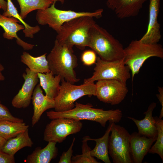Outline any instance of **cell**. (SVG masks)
<instances>
[{
    "instance_id": "cell-1",
    "label": "cell",
    "mask_w": 163,
    "mask_h": 163,
    "mask_svg": "<svg viewBox=\"0 0 163 163\" xmlns=\"http://www.w3.org/2000/svg\"><path fill=\"white\" fill-rule=\"evenodd\" d=\"M92 107L91 104H84L76 102L75 107L70 110L65 111L50 110L46 114L51 120L67 118L80 121L87 120L97 122L104 127L107 121L117 123L122 118V113L119 109L104 110Z\"/></svg>"
},
{
    "instance_id": "cell-2",
    "label": "cell",
    "mask_w": 163,
    "mask_h": 163,
    "mask_svg": "<svg viewBox=\"0 0 163 163\" xmlns=\"http://www.w3.org/2000/svg\"><path fill=\"white\" fill-rule=\"evenodd\" d=\"M46 59L49 69L54 75H59L62 80L73 84L79 81L74 70L78 65V59L72 48L61 44L56 40Z\"/></svg>"
},
{
    "instance_id": "cell-3",
    "label": "cell",
    "mask_w": 163,
    "mask_h": 163,
    "mask_svg": "<svg viewBox=\"0 0 163 163\" xmlns=\"http://www.w3.org/2000/svg\"><path fill=\"white\" fill-rule=\"evenodd\" d=\"M94 18L84 16L64 23L58 33L56 40L61 44L73 48L74 45L81 50L88 46L89 32L96 23Z\"/></svg>"
},
{
    "instance_id": "cell-4",
    "label": "cell",
    "mask_w": 163,
    "mask_h": 163,
    "mask_svg": "<svg viewBox=\"0 0 163 163\" xmlns=\"http://www.w3.org/2000/svg\"><path fill=\"white\" fill-rule=\"evenodd\" d=\"M88 46L104 60L114 61L124 57L122 44L96 22L90 30Z\"/></svg>"
},
{
    "instance_id": "cell-5",
    "label": "cell",
    "mask_w": 163,
    "mask_h": 163,
    "mask_svg": "<svg viewBox=\"0 0 163 163\" xmlns=\"http://www.w3.org/2000/svg\"><path fill=\"white\" fill-rule=\"evenodd\" d=\"M123 61L131 72L132 81L139 72L144 62L148 58L156 57L163 58V48L160 44H148L139 40L132 41L124 48Z\"/></svg>"
},
{
    "instance_id": "cell-6",
    "label": "cell",
    "mask_w": 163,
    "mask_h": 163,
    "mask_svg": "<svg viewBox=\"0 0 163 163\" xmlns=\"http://www.w3.org/2000/svg\"><path fill=\"white\" fill-rule=\"evenodd\" d=\"M54 2L46 9L38 10L36 19L38 23L44 25H48L57 33L65 23L75 18L84 16H89L96 18H101L103 10L99 9L93 12H77L71 10H62L56 8Z\"/></svg>"
},
{
    "instance_id": "cell-7",
    "label": "cell",
    "mask_w": 163,
    "mask_h": 163,
    "mask_svg": "<svg viewBox=\"0 0 163 163\" xmlns=\"http://www.w3.org/2000/svg\"><path fill=\"white\" fill-rule=\"evenodd\" d=\"M61 82L59 92L54 99L55 111L70 110L75 106V101L80 97L96 95V85L94 83L76 85L64 79Z\"/></svg>"
},
{
    "instance_id": "cell-8",
    "label": "cell",
    "mask_w": 163,
    "mask_h": 163,
    "mask_svg": "<svg viewBox=\"0 0 163 163\" xmlns=\"http://www.w3.org/2000/svg\"><path fill=\"white\" fill-rule=\"evenodd\" d=\"M94 68V72L91 77L85 79L84 84L94 83L100 80L115 79L119 80L126 84L127 81L130 78V70L122 59L106 61L97 57Z\"/></svg>"
},
{
    "instance_id": "cell-9",
    "label": "cell",
    "mask_w": 163,
    "mask_h": 163,
    "mask_svg": "<svg viewBox=\"0 0 163 163\" xmlns=\"http://www.w3.org/2000/svg\"><path fill=\"white\" fill-rule=\"evenodd\" d=\"M109 136L108 153L114 163H133L131 135L124 127L113 122Z\"/></svg>"
},
{
    "instance_id": "cell-10",
    "label": "cell",
    "mask_w": 163,
    "mask_h": 163,
    "mask_svg": "<svg viewBox=\"0 0 163 163\" xmlns=\"http://www.w3.org/2000/svg\"><path fill=\"white\" fill-rule=\"evenodd\" d=\"M47 124L44 133L43 140L46 142L60 143L66 137L79 132L83 124L80 120L67 118L52 120Z\"/></svg>"
},
{
    "instance_id": "cell-11",
    "label": "cell",
    "mask_w": 163,
    "mask_h": 163,
    "mask_svg": "<svg viewBox=\"0 0 163 163\" xmlns=\"http://www.w3.org/2000/svg\"><path fill=\"white\" fill-rule=\"evenodd\" d=\"M96 84L95 96L100 101L111 105L121 103L128 92L126 84L117 80H98Z\"/></svg>"
},
{
    "instance_id": "cell-12",
    "label": "cell",
    "mask_w": 163,
    "mask_h": 163,
    "mask_svg": "<svg viewBox=\"0 0 163 163\" xmlns=\"http://www.w3.org/2000/svg\"><path fill=\"white\" fill-rule=\"evenodd\" d=\"M37 74L32 72L28 68H26L25 72L22 74L24 82L12 101L11 104L13 107L21 108L29 106L34 91L39 81Z\"/></svg>"
},
{
    "instance_id": "cell-13",
    "label": "cell",
    "mask_w": 163,
    "mask_h": 163,
    "mask_svg": "<svg viewBox=\"0 0 163 163\" xmlns=\"http://www.w3.org/2000/svg\"><path fill=\"white\" fill-rule=\"evenodd\" d=\"M160 0H149V20L145 34L139 40L148 44H155L160 40L161 36L160 25L158 21L160 11Z\"/></svg>"
},
{
    "instance_id": "cell-14",
    "label": "cell",
    "mask_w": 163,
    "mask_h": 163,
    "mask_svg": "<svg viewBox=\"0 0 163 163\" xmlns=\"http://www.w3.org/2000/svg\"><path fill=\"white\" fill-rule=\"evenodd\" d=\"M147 0H107L108 8L113 11L120 19L138 15Z\"/></svg>"
},
{
    "instance_id": "cell-15",
    "label": "cell",
    "mask_w": 163,
    "mask_h": 163,
    "mask_svg": "<svg viewBox=\"0 0 163 163\" xmlns=\"http://www.w3.org/2000/svg\"><path fill=\"white\" fill-rule=\"evenodd\" d=\"M157 138H149L135 132L131 134L130 149L133 163H141Z\"/></svg>"
},
{
    "instance_id": "cell-16",
    "label": "cell",
    "mask_w": 163,
    "mask_h": 163,
    "mask_svg": "<svg viewBox=\"0 0 163 163\" xmlns=\"http://www.w3.org/2000/svg\"><path fill=\"white\" fill-rule=\"evenodd\" d=\"M21 22L13 17H7L0 14V26L4 30L3 34L4 38L9 40L14 38L18 45L21 46L24 50H30L33 49L34 45L27 43L19 38L17 34L18 31L24 30V27L19 24Z\"/></svg>"
},
{
    "instance_id": "cell-17",
    "label": "cell",
    "mask_w": 163,
    "mask_h": 163,
    "mask_svg": "<svg viewBox=\"0 0 163 163\" xmlns=\"http://www.w3.org/2000/svg\"><path fill=\"white\" fill-rule=\"evenodd\" d=\"M34 113L32 117V125L34 126L37 123L43 113L46 110L54 108V100L44 95L40 84L35 87L32 99Z\"/></svg>"
},
{
    "instance_id": "cell-18",
    "label": "cell",
    "mask_w": 163,
    "mask_h": 163,
    "mask_svg": "<svg viewBox=\"0 0 163 163\" xmlns=\"http://www.w3.org/2000/svg\"><path fill=\"white\" fill-rule=\"evenodd\" d=\"M156 105L155 102L150 104L147 110L144 113L145 116L142 120H139L130 117H127L135 123L139 134L149 138L157 137V130L155 119L152 116L153 110Z\"/></svg>"
},
{
    "instance_id": "cell-19",
    "label": "cell",
    "mask_w": 163,
    "mask_h": 163,
    "mask_svg": "<svg viewBox=\"0 0 163 163\" xmlns=\"http://www.w3.org/2000/svg\"><path fill=\"white\" fill-rule=\"evenodd\" d=\"M44 148L38 147L28 155L26 159L27 163H49L56 157L58 149L56 146V143L49 142Z\"/></svg>"
},
{
    "instance_id": "cell-20",
    "label": "cell",
    "mask_w": 163,
    "mask_h": 163,
    "mask_svg": "<svg viewBox=\"0 0 163 163\" xmlns=\"http://www.w3.org/2000/svg\"><path fill=\"white\" fill-rule=\"evenodd\" d=\"M113 122H109V125L104 135L101 137L93 139L87 136L88 141H95L96 145L94 148L90 151L91 156L95 157L105 163H111L109 156L108 145L109 135Z\"/></svg>"
},
{
    "instance_id": "cell-21",
    "label": "cell",
    "mask_w": 163,
    "mask_h": 163,
    "mask_svg": "<svg viewBox=\"0 0 163 163\" xmlns=\"http://www.w3.org/2000/svg\"><path fill=\"white\" fill-rule=\"evenodd\" d=\"M37 75L40 85L44 90L45 95L54 100L59 91L61 77L59 75L54 76L51 71L46 73H38Z\"/></svg>"
},
{
    "instance_id": "cell-22",
    "label": "cell",
    "mask_w": 163,
    "mask_h": 163,
    "mask_svg": "<svg viewBox=\"0 0 163 163\" xmlns=\"http://www.w3.org/2000/svg\"><path fill=\"white\" fill-rule=\"evenodd\" d=\"M33 145L27 129L16 137L7 140L1 151L14 156L21 149L26 147H31Z\"/></svg>"
},
{
    "instance_id": "cell-23",
    "label": "cell",
    "mask_w": 163,
    "mask_h": 163,
    "mask_svg": "<svg viewBox=\"0 0 163 163\" xmlns=\"http://www.w3.org/2000/svg\"><path fill=\"white\" fill-rule=\"evenodd\" d=\"M46 53L37 57L32 56L26 52H23L21 60L32 72L37 73H46L50 72L46 59Z\"/></svg>"
},
{
    "instance_id": "cell-24",
    "label": "cell",
    "mask_w": 163,
    "mask_h": 163,
    "mask_svg": "<svg viewBox=\"0 0 163 163\" xmlns=\"http://www.w3.org/2000/svg\"><path fill=\"white\" fill-rule=\"evenodd\" d=\"M20 6V15L23 19L30 12L35 10H45L54 2H60L63 4L64 0H17Z\"/></svg>"
},
{
    "instance_id": "cell-25",
    "label": "cell",
    "mask_w": 163,
    "mask_h": 163,
    "mask_svg": "<svg viewBox=\"0 0 163 163\" xmlns=\"http://www.w3.org/2000/svg\"><path fill=\"white\" fill-rule=\"evenodd\" d=\"M29 125L23 122L8 120L0 121V135L7 140L14 137L28 129Z\"/></svg>"
},
{
    "instance_id": "cell-26",
    "label": "cell",
    "mask_w": 163,
    "mask_h": 163,
    "mask_svg": "<svg viewBox=\"0 0 163 163\" xmlns=\"http://www.w3.org/2000/svg\"><path fill=\"white\" fill-rule=\"evenodd\" d=\"M7 7L6 11L2 15L7 17H13L17 19L21 23L24 27L23 32L26 37L33 38L34 35L38 32L40 30V27L36 25L31 26L26 23L23 20L18 13L16 8L12 3L11 0H7Z\"/></svg>"
},
{
    "instance_id": "cell-27",
    "label": "cell",
    "mask_w": 163,
    "mask_h": 163,
    "mask_svg": "<svg viewBox=\"0 0 163 163\" xmlns=\"http://www.w3.org/2000/svg\"><path fill=\"white\" fill-rule=\"evenodd\" d=\"M157 130V136L155 144L150 149L149 153L157 154L163 161V120L159 117H154Z\"/></svg>"
},
{
    "instance_id": "cell-28",
    "label": "cell",
    "mask_w": 163,
    "mask_h": 163,
    "mask_svg": "<svg viewBox=\"0 0 163 163\" xmlns=\"http://www.w3.org/2000/svg\"><path fill=\"white\" fill-rule=\"evenodd\" d=\"M87 136L83 137L82 141V152L81 155H77L72 156V163H99V162L91 155L90 148L87 144Z\"/></svg>"
},
{
    "instance_id": "cell-29",
    "label": "cell",
    "mask_w": 163,
    "mask_h": 163,
    "mask_svg": "<svg viewBox=\"0 0 163 163\" xmlns=\"http://www.w3.org/2000/svg\"><path fill=\"white\" fill-rule=\"evenodd\" d=\"M4 120H8L17 122H24L23 119L13 116L8 109L0 103V121Z\"/></svg>"
},
{
    "instance_id": "cell-30",
    "label": "cell",
    "mask_w": 163,
    "mask_h": 163,
    "mask_svg": "<svg viewBox=\"0 0 163 163\" xmlns=\"http://www.w3.org/2000/svg\"><path fill=\"white\" fill-rule=\"evenodd\" d=\"M97 57L95 53L92 50H87L82 54L81 59L83 64L90 66L95 63Z\"/></svg>"
},
{
    "instance_id": "cell-31",
    "label": "cell",
    "mask_w": 163,
    "mask_h": 163,
    "mask_svg": "<svg viewBox=\"0 0 163 163\" xmlns=\"http://www.w3.org/2000/svg\"><path fill=\"white\" fill-rule=\"evenodd\" d=\"M75 138L74 137L69 148L66 152H63L60 156L59 163H72V158L73 150L72 148Z\"/></svg>"
},
{
    "instance_id": "cell-32",
    "label": "cell",
    "mask_w": 163,
    "mask_h": 163,
    "mask_svg": "<svg viewBox=\"0 0 163 163\" xmlns=\"http://www.w3.org/2000/svg\"><path fill=\"white\" fill-rule=\"evenodd\" d=\"M15 163V161L14 155L0 152V163Z\"/></svg>"
},
{
    "instance_id": "cell-33",
    "label": "cell",
    "mask_w": 163,
    "mask_h": 163,
    "mask_svg": "<svg viewBox=\"0 0 163 163\" xmlns=\"http://www.w3.org/2000/svg\"><path fill=\"white\" fill-rule=\"evenodd\" d=\"M159 94H157L156 96L159 100L161 106L162 108L161 110L159 117L162 119L163 117V89L162 87H158Z\"/></svg>"
},
{
    "instance_id": "cell-34",
    "label": "cell",
    "mask_w": 163,
    "mask_h": 163,
    "mask_svg": "<svg viewBox=\"0 0 163 163\" xmlns=\"http://www.w3.org/2000/svg\"><path fill=\"white\" fill-rule=\"evenodd\" d=\"M0 7L4 12L6 11L7 9V2L5 0H0Z\"/></svg>"
},
{
    "instance_id": "cell-35",
    "label": "cell",
    "mask_w": 163,
    "mask_h": 163,
    "mask_svg": "<svg viewBox=\"0 0 163 163\" xmlns=\"http://www.w3.org/2000/svg\"><path fill=\"white\" fill-rule=\"evenodd\" d=\"M6 141L7 140L5 139L0 135V152L1 151Z\"/></svg>"
},
{
    "instance_id": "cell-36",
    "label": "cell",
    "mask_w": 163,
    "mask_h": 163,
    "mask_svg": "<svg viewBox=\"0 0 163 163\" xmlns=\"http://www.w3.org/2000/svg\"><path fill=\"white\" fill-rule=\"evenodd\" d=\"M4 67L0 62V81H3L5 79V77L2 72L4 70Z\"/></svg>"
},
{
    "instance_id": "cell-37",
    "label": "cell",
    "mask_w": 163,
    "mask_h": 163,
    "mask_svg": "<svg viewBox=\"0 0 163 163\" xmlns=\"http://www.w3.org/2000/svg\"><path fill=\"white\" fill-rule=\"evenodd\" d=\"M0 9H1V7H0Z\"/></svg>"
},
{
    "instance_id": "cell-38",
    "label": "cell",
    "mask_w": 163,
    "mask_h": 163,
    "mask_svg": "<svg viewBox=\"0 0 163 163\" xmlns=\"http://www.w3.org/2000/svg\"><path fill=\"white\" fill-rule=\"evenodd\" d=\"M1 101L0 100V103H1Z\"/></svg>"
}]
</instances>
